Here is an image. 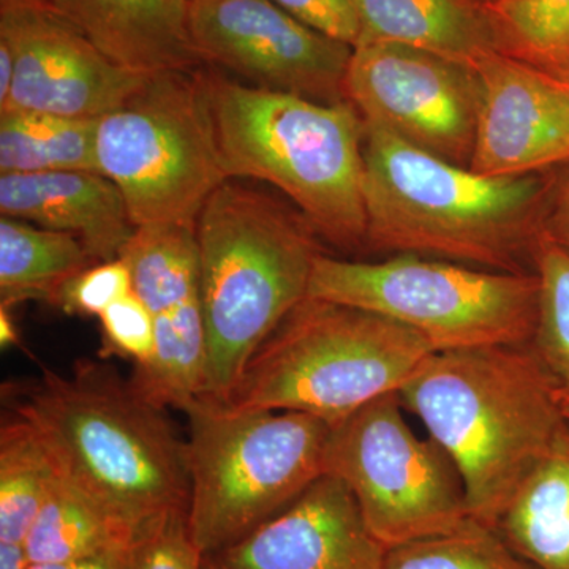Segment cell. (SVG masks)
I'll use <instances>...</instances> for the list:
<instances>
[{
    "instance_id": "cell-1",
    "label": "cell",
    "mask_w": 569,
    "mask_h": 569,
    "mask_svg": "<svg viewBox=\"0 0 569 569\" xmlns=\"http://www.w3.org/2000/svg\"><path fill=\"white\" fill-rule=\"evenodd\" d=\"M6 389L11 411L31 425L59 473L133 538L189 509L187 441L130 378L84 359L71 376L44 369Z\"/></svg>"
},
{
    "instance_id": "cell-2",
    "label": "cell",
    "mask_w": 569,
    "mask_h": 569,
    "mask_svg": "<svg viewBox=\"0 0 569 569\" xmlns=\"http://www.w3.org/2000/svg\"><path fill=\"white\" fill-rule=\"evenodd\" d=\"M365 121V119H362ZM366 246L490 271L529 272L550 181L490 178L365 122Z\"/></svg>"
},
{
    "instance_id": "cell-3",
    "label": "cell",
    "mask_w": 569,
    "mask_h": 569,
    "mask_svg": "<svg viewBox=\"0 0 569 569\" xmlns=\"http://www.w3.org/2000/svg\"><path fill=\"white\" fill-rule=\"evenodd\" d=\"M399 396L455 463L471 519L493 530L565 422L531 343L430 355Z\"/></svg>"
},
{
    "instance_id": "cell-4",
    "label": "cell",
    "mask_w": 569,
    "mask_h": 569,
    "mask_svg": "<svg viewBox=\"0 0 569 569\" xmlns=\"http://www.w3.org/2000/svg\"><path fill=\"white\" fill-rule=\"evenodd\" d=\"M206 328L203 399L227 402L254 351L309 291L320 242L301 212L227 181L197 223Z\"/></svg>"
},
{
    "instance_id": "cell-5",
    "label": "cell",
    "mask_w": 569,
    "mask_h": 569,
    "mask_svg": "<svg viewBox=\"0 0 569 569\" xmlns=\"http://www.w3.org/2000/svg\"><path fill=\"white\" fill-rule=\"evenodd\" d=\"M203 73L230 179L277 187L328 244L366 246V129L353 104L247 86L219 71Z\"/></svg>"
},
{
    "instance_id": "cell-6",
    "label": "cell",
    "mask_w": 569,
    "mask_h": 569,
    "mask_svg": "<svg viewBox=\"0 0 569 569\" xmlns=\"http://www.w3.org/2000/svg\"><path fill=\"white\" fill-rule=\"evenodd\" d=\"M433 353L391 318L306 298L254 351L223 406L298 411L336 426L399 392Z\"/></svg>"
},
{
    "instance_id": "cell-7",
    "label": "cell",
    "mask_w": 569,
    "mask_h": 569,
    "mask_svg": "<svg viewBox=\"0 0 569 569\" xmlns=\"http://www.w3.org/2000/svg\"><path fill=\"white\" fill-rule=\"evenodd\" d=\"M189 418V529L217 556L295 503L326 475L331 426L277 410H233L198 397Z\"/></svg>"
},
{
    "instance_id": "cell-8",
    "label": "cell",
    "mask_w": 569,
    "mask_h": 569,
    "mask_svg": "<svg viewBox=\"0 0 569 569\" xmlns=\"http://www.w3.org/2000/svg\"><path fill=\"white\" fill-rule=\"evenodd\" d=\"M307 298L391 318L440 351L529 346L537 329V272H503L396 254L348 261L321 252Z\"/></svg>"
},
{
    "instance_id": "cell-9",
    "label": "cell",
    "mask_w": 569,
    "mask_h": 569,
    "mask_svg": "<svg viewBox=\"0 0 569 569\" xmlns=\"http://www.w3.org/2000/svg\"><path fill=\"white\" fill-rule=\"evenodd\" d=\"M96 163L122 193L134 227H194L206 201L230 181L203 70L149 74L97 121Z\"/></svg>"
},
{
    "instance_id": "cell-10",
    "label": "cell",
    "mask_w": 569,
    "mask_h": 569,
    "mask_svg": "<svg viewBox=\"0 0 569 569\" xmlns=\"http://www.w3.org/2000/svg\"><path fill=\"white\" fill-rule=\"evenodd\" d=\"M399 392L331 426L326 473L350 490L367 529L385 546L451 533L471 519L455 463L415 432Z\"/></svg>"
},
{
    "instance_id": "cell-11",
    "label": "cell",
    "mask_w": 569,
    "mask_h": 569,
    "mask_svg": "<svg viewBox=\"0 0 569 569\" xmlns=\"http://www.w3.org/2000/svg\"><path fill=\"white\" fill-rule=\"evenodd\" d=\"M346 97L365 122L470 167L479 108L473 67L407 44L362 43L348 63Z\"/></svg>"
},
{
    "instance_id": "cell-12",
    "label": "cell",
    "mask_w": 569,
    "mask_h": 569,
    "mask_svg": "<svg viewBox=\"0 0 569 569\" xmlns=\"http://www.w3.org/2000/svg\"><path fill=\"white\" fill-rule=\"evenodd\" d=\"M189 24L206 63L257 88L323 103L347 100L353 47L307 28L272 0H190Z\"/></svg>"
},
{
    "instance_id": "cell-13",
    "label": "cell",
    "mask_w": 569,
    "mask_h": 569,
    "mask_svg": "<svg viewBox=\"0 0 569 569\" xmlns=\"http://www.w3.org/2000/svg\"><path fill=\"white\" fill-rule=\"evenodd\" d=\"M0 40L13 51L14 78L0 111L50 112L99 119L121 107L149 74L103 54L62 17L0 11Z\"/></svg>"
},
{
    "instance_id": "cell-14",
    "label": "cell",
    "mask_w": 569,
    "mask_h": 569,
    "mask_svg": "<svg viewBox=\"0 0 569 569\" xmlns=\"http://www.w3.org/2000/svg\"><path fill=\"white\" fill-rule=\"evenodd\" d=\"M473 69L479 108L468 168L490 178H511L569 164V88L503 52L486 54Z\"/></svg>"
},
{
    "instance_id": "cell-15",
    "label": "cell",
    "mask_w": 569,
    "mask_h": 569,
    "mask_svg": "<svg viewBox=\"0 0 569 569\" xmlns=\"http://www.w3.org/2000/svg\"><path fill=\"white\" fill-rule=\"evenodd\" d=\"M387 550L347 486L326 473L276 518L211 557L224 569H385Z\"/></svg>"
},
{
    "instance_id": "cell-16",
    "label": "cell",
    "mask_w": 569,
    "mask_h": 569,
    "mask_svg": "<svg viewBox=\"0 0 569 569\" xmlns=\"http://www.w3.org/2000/svg\"><path fill=\"white\" fill-rule=\"evenodd\" d=\"M0 213L77 236L99 263L118 260L137 231L118 187L96 171L0 174Z\"/></svg>"
},
{
    "instance_id": "cell-17",
    "label": "cell",
    "mask_w": 569,
    "mask_h": 569,
    "mask_svg": "<svg viewBox=\"0 0 569 569\" xmlns=\"http://www.w3.org/2000/svg\"><path fill=\"white\" fill-rule=\"evenodd\" d=\"M190 0H67V18L103 54L152 74L203 63L189 24Z\"/></svg>"
},
{
    "instance_id": "cell-18",
    "label": "cell",
    "mask_w": 569,
    "mask_h": 569,
    "mask_svg": "<svg viewBox=\"0 0 569 569\" xmlns=\"http://www.w3.org/2000/svg\"><path fill=\"white\" fill-rule=\"evenodd\" d=\"M361 22L358 44H407L473 67L503 52L496 18L478 0H353ZM356 44V47H358Z\"/></svg>"
},
{
    "instance_id": "cell-19",
    "label": "cell",
    "mask_w": 569,
    "mask_h": 569,
    "mask_svg": "<svg viewBox=\"0 0 569 569\" xmlns=\"http://www.w3.org/2000/svg\"><path fill=\"white\" fill-rule=\"evenodd\" d=\"M535 569H569V422L509 501L496 527Z\"/></svg>"
},
{
    "instance_id": "cell-20",
    "label": "cell",
    "mask_w": 569,
    "mask_h": 569,
    "mask_svg": "<svg viewBox=\"0 0 569 569\" xmlns=\"http://www.w3.org/2000/svg\"><path fill=\"white\" fill-rule=\"evenodd\" d=\"M99 263L77 236L22 220L0 219V306H52L63 284Z\"/></svg>"
},
{
    "instance_id": "cell-21",
    "label": "cell",
    "mask_w": 569,
    "mask_h": 569,
    "mask_svg": "<svg viewBox=\"0 0 569 569\" xmlns=\"http://www.w3.org/2000/svg\"><path fill=\"white\" fill-rule=\"evenodd\" d=\"M133 535L61 473L52 482L24 546L32 565L129 552Z\"/></svg>"
},
{
    "instance_id": "cell-22",
    "label": "cell",
    "mask_w": 569,
    "mask_h": 569,
    "mask_svg": "<svg viewBox=\"0 0 569 569\" xmlns=\"http://www.w3.org/2000/svg\"><path fill=\"white\" fill-rule=\"evenodd\" d=\"M99 119L0 111V174L96 171Z\"/></svg>"
},
{
    "instance_id": "cell-23",
    "label": "cell",
    "mask_w": 569,
    "mask_h": 569,
    "mask_svg": "<svg viewBox=\"0 0 569 569\" xmlns=\"http://www.w3.org/2000/svg\"><path fill=\"white\" fill-rule=\"evenodd\" d=\"M59 471L50 452L20 415L0 429V542L24 545Z\"/></svg>"
},
{
    "instance_id": "cell-24",
    "label": "cell",
    "mask_w": 569,
    "mask_h": 569,
    "mask_svg": "<svg viewBox=\"0 0 569 569\" xmlns=\"http://www.w3.org/2000/svg\"><path fill=\"white\" fill-rule=\"evenodd\" d=\"M488 7L503 54L546 73L569 71V0H497Z\"/></svg>"
},
{
    "instance_id": "cell-25",
    "label": "cell",
    "mask_w": 569,
    "mask_h": 569,
    "mask_svg": "<svg viewBox=\"0 0 569 569\" xmlns=\"http://www.w3.org/2000/svg\"><path fill=\"white\" fill-rule=\"evenodd\" d=\"M385 569H535L497 530L470 519L451 533L403 542L387 550Z\"/></svg>"
},
{
    "instance_id": "cell-26",
    "label": "cell",
    "mask_w": 569,
    "mask_h": 569,
    "mask_svg": "<svg viewBox=\"0 0 569 569\" xmlns=\"http://www.w3.org/2000/svg\"><path fill=\"white\" fill-rule=\"evenodd\" d=\"M531 261L539 280L537 329L531 347L560 395L569 396V253L541 233Z\"/></svg>"
},
{
    "instance_id": "cell-27",
    "label": "cell",
    "mask_w": 569,
    "mask_h": 569,
    "mask_svg": "<svg viewBox=\"0 0 569 569\" xmlns=\"http://www.w3.org/2000/svg\"><path fill=\"white\" fill-rule=\"evenodd\" d=\"M204 556L194 545L187 509L153 520L134 535L130 569H203Z\"/></svg>"
},
{
    "instance_id": "cell-28",
    "label": "cell",
    "mask_w": 569,
    "mask_h": 569,
    "mask_svg": "<svg viewBox=\"0 0 569 569\" xmlns=\"http://www.w3.org/2000/svg\"><path fill=\"white\" fill-rule=\"evenodd\" d=\"M133 291L132 276L121 258L84 269L63 284L52 306L69 316L100 317L103 310Z\"/></svg>"
},
{
    "instance_id": "cell-29",
    "label": "cell",
    "mask_w": 569,
    "mask_h": 569,
    "mask_svg": "<svg viewBox=\"0 0 569 569\" xmlns=\"http://www.w3.org/2000/svg\"><path fill=\"white\" fill-rule=\"evenodd\" d=\"M99 318L104 356L132 359L134 366L146 365L152 358L156 351L153 318L133 291L103 310Z\"/></svg>"
},
{
    "instance_id": "cell-30",
    "label": "cell",
    "mask_w": 569,
    "mask_h": 569,
    "mask_svg": "<svg viewBox=\"0 0 569 569\" xmlns=\"http://www.w3.org/2000/svg\"><path fill=\"white\" fill-rule=\"evenodd\" d=\"M280 9L307 28L356 47L361 37V22L353 0H272Z\"/></svg>"
},
{
    "instance_id": "cell-31",
    "label": "cell",
    "mask_w": 569,
    "mask_h": 569,
    "mask_svg": "<svg viewBox=\"0 0 569 569\" xmlns=\"http://www.w3.org/2000/svg\"><path fill=\"white\" fill-rule=\"evenodd\" d=\"M542 234L569 253V164L559 178L550 179Z\"/></svg>"
},
{
    "instance_id": "cell-32",
    "label": "cell",
    "mask_w": 569,
    "mask_h": 569,
    "mask_svg": "<svg viewBox=\"0 0 569 569\" xmlns=\"http://www.w3.org/2000/svg\"><path fill=\"white\" fill-rule=\"evenodd\" d=\"M0 11H36L67 18V0H0Z\"/></svg>"
},
{
    "instance_id": "cell-33",
    "label": "cell",
    "mask_w": 569,
    "mask_h": 569,
    "mask_svg": "<svg viewBox=\"0 0 569 569\" xmlns=\"http://www.w3.org/2000/svg\"><path fill=\"white\" fill-rule=\"evenodd\" d=\"M14 78V58L10 44L0 40V108L9 100Z\"/></svg>"
},
{
    "instance_id": "cell-34",
    "label": "cell",
    "mask_w": 569,
    "mask_h": 569,
    "mask_svg": "<svg viewBox=\"0 0 569 569\" xmlns=\"http://www.w3.org/2000/svg\"><path fill=\"white\" fill-rule=\"evenodd\" d=\"M31 565L24 545L0 542V569H29Z\"/></svg>"
},
{
    "instance_id": "cell-35",
    "label": "cell",
    "mask_w": 569,
    "mask_h": 569,
    "mask_svg": "<svg viewBox=\"0 0 569 569\" xmlns=\"http://www.w3.org/2000/svg\"><path fill=\"white\" fill-rule=\"evenodd\" d=\"M17 326L11 320L10 309L0 306V342L2 347L17 346L20 343Z\"/></svg>"
},
{
    "instance_id": "cell-36",
    "label": "cell",
    "mask_w": 569,
    "mask_h": 569,
    "mask_svg": "<svg viewBox=\"0 0 569 569\" xmlns=\"http://www.w3.org/2000/svg\"><path fill=\"white\" fill-rule=\"evenodd\" d=\"M559 403L561 408V413H563L565 419L569 422V396L560 395L559 392Z\"/></svg>"
},
{
    "instance_id": "cell-37",
    "label": "cell",
    "mask_w": 569,
    "mask_h": 569,
    "mask_svg": "<svg viewBox=\"0 0 569 569\" xmlns=\"http://www.w3.org/2000/svg\"><path fill=\"white\" fill-rule=\"evenodd\" d=\"M203 569H224L213 557H204Z\"/></svg>"
},
{
    "instance_id": "cell-38",
    "label": "cell",
    "mask_w": 569,
    "mask_h": 569,
    "mask_svg": "<svg viewBox=\"0 0 569 569\" xmlns=\"http://www.w3.org/2000/svg\"><path fill=\"white\" fill-rule=\"evenodd\" d=\"M552 77H556L557 80L563 82V84L569 88V71H561V73L552 74Z\"/></svg>"
},
{
    "instance_id": "cell-39",
    "label": "cell",
    "mask_w": 569,
    "mask_h": 569,
    "mask_svg": "<svg viewBox=\"0 0 569 569\" xmlns=\"http://www.w3.org/2000/svg\"><path fill=\"white\" fill-rule=\"evenodd\" d=\"M478 2L486 3V6H489V3L497 2V0H478Z\"/></svg>"
}]
</instances>
